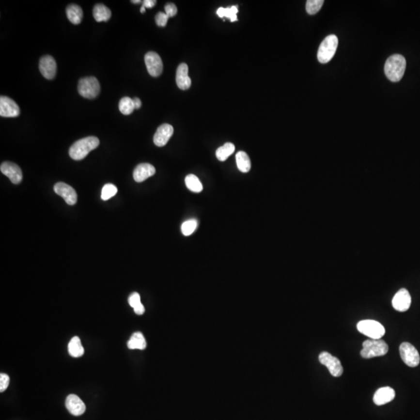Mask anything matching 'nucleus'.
<instances>
[{
  "label": "nucleus",
  "instance_id": "nucleus-22",
  "mask_svg": "<svg viewBox=\"0 0 420 420\" xmlns=\"http://www.w3.org/2000/svg\"><path fill=\"white\" fill-rule=\"evenodd\" d=\"M68 350L69 354L73 357H80L84 353V348L81 344L80 339L77 336L73 337L68 345Z\"/></svg>",
  "mask_w": 420,
  "mask_h": 420
},
{
  "label": "nucleus",
  "instance_id": "nucleus-28",
  "mask_svg": "<svg viewBox=\"0 0 420 420\" xmlns=\"http://www.w3.org/2000/svg\"><path fill=\"white\" fill-rule=\"evenodd\" d=\"M119 110L123 113V115H130L135 109L133 99L129 97H123L119 101Z\"/></svg>",
  "mask_w": 420,
  "mask_h": 420
},
{
  "label": "nucleus",
  "instance_id": "nucleus-23",
  "mask_svg": "<svg viewBox=\"0 0 420 420\" xmlns=\"http://www.w3.org/2000/svg\"><path fill=\"white\" fill-rule=\"evenodd\" d=\"M128 347L130 349H146V341L144 336L141 332H136L132 335L129 341L128 342Z\"/></svg>",
  "mask_w": 420,
  "mask_h": 420
},
{
  "label": "nucleus",
  "instance_id": "nucleus-13",
  "mask_svg": "<svg viewBox=\"0 0 420 420\" xmlns=\"http://www.w3.org/2000/svg\"><path fill=\"white\" fill-rule=\"evenodd\" d=\"M39 69L45 78L47 79H54L57 71V65L55 59L51 55H45L41 58Z\"/></svg>",
  "mask_w": 420,
  "mask_h": 420
},
{
  "label": "nucleus",
  "instance_id": "nucleus-24",
  "mask_svg": "<svg viewBox=\"0 0 420 420\" xmlns=\"http://www.w3.org/2000/svg\"><path fill=\"white\" fill-rule=\"evenodd\" d=\"M237 168L243 173H248L250 169V160L249 155L244 151H240L236 155Z\"/></svg>",
  "mask_w": 420,
  "mask_h": 420
},
{
  "label": "nucleus",
  "instance_id": "nucleus-25",
  "mask_svg": "<svg viewBox=\"0 0 420 420\" xmlns=\"http://www.w3.org/2000/svg\"><path fill=\"white\" fill-rule=\"evenodd\" d=\"M235 150V146L231 142H227L223 146H220L216 151V156L220 161H225L227 158L233 154Z\"/></svg>",
  "mask_w": 420,
  "mask_h": 420
},
{
  "label": "nucleus",
  "instance_id": "nucleus-40",
  "mask_svg": "<svg viewBox=\"0 0 420 420\" xmlns=\"http://www.w3.org/2000/svg\"><path fill=\"white\" fill-rule=\"evenodd\" d=\"M131 2H133V3H136V4H137V3H140V2H141V1H140V0H136V1H133V0H132V1H131Z\"/></svg>",
  "mask_w": 420,
  "mask_h": 420
},
{
  "label": "nucleus",
  "instance_id": "nucleus-20",
  "mask_svg": "<svg viewBox=\"0 0 420 420\" xmlns=\"http://www.w3.org/2000/svg\"><path fill=\"white\" fill-rule=\"evenodd\" d=\"M66 15L69 21L73 24H79L83 20V10L77 4H70L66 8Z\"/></svg>",
  "mask_w": 420,
  "mask_h": 420
},
{
  "label": "nucleus",
  "instance_id": "nucleus-39",
  "mask_svg": "<svg viewBox=\"0 0 420 420\" xmlns=\"http://www.w3.org/2000/svg\"><path fill=\"white\" fill-rule=\"evenodd\" d=\"M145 11H146V8H145L144 6H142V7H141V9H140V12L142 13V14H143V13H145Z\"/></svg>",
  "mask_w": 420,
  "mask_h": 420
},
{
  "label": "nucleus",
  "instance_id": "nucleus-12",
  "mask_svg": "<svg viewBox=\"0 0 420 420\" xmlns=\"http://www.w3.org/2000/svg\"><path fill=\"white\" fill-rule=\"evenodd\" d=\"M2 174L10 178L12 183L18 185L23 179V174L20 167L12 162H4L0 166Z\"/></svg>",
  "mask_w": 420,
  "mask_h": 420
},
{
  "label": "nucleus",
  "instance_id": "nucleus-5",
  "mask_svg": "<svg viewBox=\"0 0 420 420\" xmlns=\"http://www.w3.org/2000/svg\"><path fill=\"white\" fill-rule=\"evenodd\" d=\"M357 329L371 340H381L385 335V328L381 323L373 320H363L357 324Z\"/></svg>",
  "mask_w": 420,
  "mask_h": 420
},
{
  "label": "nucleus",
  "instance_id": "nucleus-35",
  "mask_svg": "<svg viewBox=\"0 0 420 420\" xmlns=\"http://www.w3.org/2000/svg\"><path fill=\"white\" fill-rule=\"evenodd\" d=\"M128 303H129V305L133 308L141 304L140 294L138 293H133V294H131L130 296L128 298Z\"/></svg>",
  "mask_w": 420,
  "mask_h": 420
},
{
  "label": "nucleus",
  "instance_id": "nucleus-29",
  "mask_svg": "<svg viewBox=\"0 0 420 420\" xmlns=\"http://www.w3.org/2000/svg\"><path fill=\"white\" fill-rule=\"evenodd\" d=\"M324 0H308L306 3V10L310 15H314L319 12L324 4Z\"/></svg>",
  "mask_w": 420,
  "mask_h": 420
},
{
  "label": "nucleus",
  "instance_id": "nucleus-33",
  "mask_svg": "<svg viewBox=\"0 0 420 420\" xmlns=\"http://www.w3.org/2000/svg\"><path fill=\"white\" fill-rule=\"evenodd\" d=\"M10 384V377L6 373L0 374V391L3 392L8 388Z\"/></svg>",
  "mask_w": 420,
  "mask_h": 420
},
{
  "label": "nucleus",
  "instance_id": "nucleus-3",
  "mask_svg": "<svg viewBox=\"0 0 420 420\" xmlns=\"http://www.w3.org/2000/svg\"><path fill=\"white\" fill-rule=\"evenodd\" d=\"M389 352V345L381 340H370L363 342L360 355L365 359L383 357Z\"/></svg>",
  "mask_w": 420,
  "mask_h": 420
},
{
  "label": "nucleus",
  "instance_id": "nucleus-31",
  "mask_svg": "<svg viewBox=\"0 0 420 420\" xmlns=\"http://www.w3.org/2000/svg\"><path fill=\"white\" fill-rule=\"evenodd\" d=\"M198 226L196 219H189L182 223V232L185 236H190L194 233Z\"/></svg>",
  "mask_w": 420,
  "mask_h": 420
},
{
  "label": "nucleus",
  "instance_id": "nucleus-36",
  "mask_svg": "<svg viewBox=\"0 0 420 420\" xmlns=\"http://www.w3.org/2000/svg\"><path fill=\"white\" fill-rule=\"evenodd\" d=\"M156 3V0H145L142 2V6H144L145 8H152Z\"/></svg>",
  "mask_w": 420,
  "mask_h": 420
},
{
  "label": "nucleus",
  "instance_id": "nucleus-34",
  "mask_svg": "<svg viewBox=\"0 0 420 420\" xmlns=\"http://www.w3.org/2000/svg\"><path fill=\"white\" fill-rule=\"evenodd\" d=\"M164 10H165V14L169 17H173L178 13L177 6L174 3H168V4H166L165 6H164Z\"/></svg>",
  "mask_w": 420,
  "mask_h": 420
},
{
  "label": "nucleus",
  "instance_id": "nucleus-7",
  "mask_svg": "<svg viewBox=\"0 0 420 420\" xmlns=\"http://www.w3.org/2000/svg\"><path fill=\"white\" fill-rule=\"evenodd\" d=\"M399 352L403 362L408 367H416L420 364V354L412 344L409 342H403L401 344Z\"/></svg>",
  "mask_w": 420,
  "mask_h": 420
},
{
  "label": "nucleus",
  "instance_id": "nucleus-26",
  "mask_svg": "<svg viewBox=\"0 0 420 420\" xmlns=\"http://www.w3.org/2000/svg\"><path fill=\"white\" fill-rule=\"evenodd\" d=\"M186 184L187 188L195 193H200L203 189V186L200 179L194 174H189L186 177Z\"/></svg>",
  "mask_w": 420,
  "mask_h": 420
},
{
  "label": "nucleus",
  "instance_id": "nucleus-38",
  "mask_svg": "<svg viewBox=\"0 0 420 420\" xmlns=\"http://www.w3.org/2000/svg\"><path fill=\"white\" fill-rule=\"evenodd\" d=\"M133 102H134V106L135 109H139L141 108L142 106V102H141V100L138 97H135L133 98Z\"/></svg>",
  "mask_w": 420,
  "mask_h": 420
},
{
  "label": "nucleus",
  "instance_id": "nucleus-27",
  "mask_svg": "<svg viewBox=\"0 0 420 420\" xmlns=\"http://www.w3.org/2000/svg\"><path fill=\"white\" fill-rule=\"evenodd\" d=\"M237 13H238L237 6H233L227 8L220 7L217 10V14L220 18L227 17L230 19L231 22H234L237 20Z\"/></svg>",
  "mask_w": 420,
  "mask_h": 420
},
{
  "label": "nucleus",
  "instance_id": "nucleus-11",
  "mask_svg": "<svg viewBox=\"0 0 420 420\" xmlns=\"http://www.w3.org/2000/svg\"><path fill=\"white\" fill-rule=\"evenodd\" d=\"M54 191L57 195L62 197L68 205H73L77 203V192L73 187L67 184L64 182H58L54 186Z\"/></svg>",
  "mask_w": 420,
  "mask_h": 420
},
{
  "label": "nucleus",
  "instance_id": "nucleus-32",
  "mask_svg": "<svg viewBox=\"0 0 420 420\" xmlns=\"http://www.w3.org/2000/svg\"><path fill=\"white\" fill-rule=\"evenodd\" d=\"M169 18L170 17L165 13H158L156 16H155L156 25L159 26V27H162V28L166 27V25L168 24V20Z\"/></svg>",
  "mask_w": 420,
  "mask_h": 420
},
{
  "label": "nucleus",
  "instance_id": "nucleus-14",
  "mask_svg": "<svg viewBox=\"0 0 420 420\" xmlns=\"http://www.w3.org/2000/svg\"><path fill=\"white\" fill-rule=\"evenodd\" d=\"M412 298L406 289H401L393 297V308L398 311H406L410 308Z\"/></svg>",
  "mask_w": 420,
  "mask_h": 420
},
{
  "label": "nucleus",
  "instance_id": "nucleus-19",
  "mask_svg": "<svg viewBox=\"0 0 420 420\" xmlns=\"http://www.w3.org/2000/svg\"><path fill=\"white\" fill-rule=\"evenodd\" d=\"M156 169L150 164H140L133 171V178L136 182H142L154 175Z\"/></svg>",
  "mask_w": 420,
  "mask_h": 420
},
{
  "label": "nucleus",
  "instance_id": "nucleus-37",
  "mask_svg": "<svg viewBox=\"0 0 420 420\" xmlns=\"http://www.w3.org/2000/svg\"><path fill=\"white\" fill-rule=\"evenodd\" d=\"M133 309H134L135 313H136V314H138V315H142V314H144V306L142 305V304L136 306V308H133Z\"/></svg>",
  "mask_w": 420,
  "mask_h": 420
},
{
  "label": "nucleus",
  "instance_id": "nucleus-15",
  "mask_svg": "<svg viewBox=\"0 0 420 420\" xmlns=\"http://www.w3.org/2000/svg\"><path fill=\"white\" fill-rule=\"evenodd\" d=\"M174 133V128L169 124H163L158 127L154 135V142L159 147L165 146Z\"/></svg>",
  "mask_w": 420,
  "mask_h": 420
},
{
  "label": "nucleus",
  "instance_id": "nucleus-1",
  "mask_svg": "<svg viewBox=\"0 0 420 420\" xmlns=\"http://www.w3.org/2000/svg\"><path fill=\"white\" fill-rule=\"evenodd\" d=\"M100 144L98 138L95 136H88L74 142L69 148V154L73 160H81L84 159L92 150H95Z\"/></svg>",
  "mask_w": 420,
  "mask_h": 420
},
{
  "label": "nucleus",
  "instance_id": "nucleus-18",
  "mask_svg": "<svg viewBox=\"0 0 420 420\" xmlns=\"http://www.w3.org/2000/svg\"><path fill=\"white\" fill-rule=\"evenodd\" d=\"M395 392L394 389L390 387L381 388L375 392L373 395V403L377 405H383L390 403L395 399Z\"/></svg>",
  "mask_w": 420,
  "mask_h": 420
},
{
  "label": "nucleus",
  "instance_id": "nucleus-6",
  "mask_svg": "<svg viewBox=\"0 0 420 420\" xmlns=\"http://www.w3.org/2000/svg\"><path fill=\"white\" fill-rule=\"evenodd\" d=\"M100 91L101 86L97 78L89 77L79 79L78 92L82 97L87 99H93L98 96Z\"/></svg>",
  "mask_w": 420,
  "mask_h": 420
},
{
  "label": "nucleus",
  "instance_id": "nucleus-4",
  "mask_svg": "<svg viewBox=\"0 0 420 420\" xmlns=\"http://www.w3.org/2000/svg\"><path fill=\"white\" fill-rule=\"evenodd\" d=\"M339 40L337 37L331 34L326 37L320 45L318 51V60L321 63L326 64L331 61L337 50Z\"/></svg>",
  "mask_w": 420,
  "mask_h": 420
},
{
  "label": "nucleus",
  "instance_id": "nucleus-10",
  "mask_svg": "<svg viewBox=\"0 0 420 420\" xmlns=\"http://www.w3.org/2000/svg\"><path fill=\"white\" fill-rule=\"evenodd\" d=\"M20 108L14 100L1 96L0 97V115L5 118H16L20 115Z\"/></svg>",
  "mask_w": 420,
  "mask_h": 420
},
{
  "label": "nucleus",
  "instance_id": "nucleus-8",
  "mask_svg": "<svg viewBox=\"0 0 420 420\" xmlns=\"http://www.w3.org/2000/svg\"><path fill=\"white\" fill-rule=\"evenodd\" d=\"M320 363L322 365L326 366L327 370L329 371L333 377H340L343 373V367L342 366L341 362L337 357H333L327 352H323L319 355Z\"/></svg>",
  "mask_w": 420,
  "mask_h": 420
},
{
  "label": "nucleus",
  "instance_id": "nucleus-9",
  "mask_svg": "<svg viewBox=\"0 0 420 420\" xmlns=\"http://www.w3.org/2000/svg\"><path fill=\"white\" fill-rule=\"evenodd\" d=\"M145 63L150 76L157 77L163 72V62L160 55L154 51H149L145 55Z\"/></svg>",
  "mask_w": 420,
  "mask_h": 420
},
{
  "label": "nucleus",
  "instance_id": "nucleus-16",
  "mask_svg": "<svg viewBox=\"0 0 420 420\" xmlns=\"http://www.w3.org/2000/svg\"><path fill=\"white\" fill-rule=\"evenodd\" d=\"M65 406L73 416L83 415L86 411V405L83 401L76 395H69L65 400Z\"/></svg>",
  "mask_w": 420,
  "mask_h": 420
},
{
  "label": "nucleus",
  "instance_id": "nucleus-17",
  "mask_svg": "<svg viewBox=\"0 0 420 420\" xmlns=\"http://www.w3.org/2000/svg\"><path fill=\"white\" fill-rule=\"evenodd\" d=\"M176 83L182 91L189 89L191 85V79L188 76V66L187 64L182 63L178 65L176 73Z\"/></svg>",
  "mask_w": 420,
  "mask_h": 420
},
{
  "label": "nucleus",
  "instance_id": "nucleus-2",
  "mask_svg": "<svg viewBox=\"0 0 420 420\" xmlns=\"http://www.w3.org/2000/svg\"><path fill=\"white\" fill-rule=\"evenodd\" d=\"M406 69V60L401 55H393L387 60L385 73L389 80L399 82L402 79Z\"/></svg>",
  "mask_w": 420,
  "mask_h": 420
},
{
  "label": "nucleus",
  "instance_id": "nucleus-30",
  "mask_svg": "<svg viewBox=\"0 0 420 420\" xmlns=\"http://www.w3.org/2000/svg\"><path fill=\"white\" fill-rule=\"evenodd\" d=\"M118 192V188L116 186H114L112 184H106L103 187L102 191H101V199L104 201L110 200V198H112L114 195H116Z\"/></svg>",
  "mask_w": 420,
  "mask_h": 420
},
{
  "label": "nucleus",
  "instance_id": "nucleus-21",
  "mask_svg": "<svg viewBox=\"0 0 420 420\" xmlns=\"http://www.w3.org/2000/svg\"><path fill=\"white\" fill-rule=\"evenodd\" d=\"M93 15L97 22L108 21L111 16L110 9L103 4H96L93 7Z\"/></svg>",
  "mask_w": 420,
  "mask_h": 420
}]
</instances>
